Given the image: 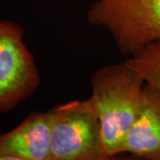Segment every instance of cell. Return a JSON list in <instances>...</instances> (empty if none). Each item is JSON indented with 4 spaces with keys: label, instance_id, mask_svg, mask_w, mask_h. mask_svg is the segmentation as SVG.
Segmentation results:
<instances>
[{
    "label": "cell",
    "instance_id": "obj_3",
    "mask_svg": "<svg viewBox=\"0 0 160 160\" xmlns=\"http://www.w3.org/2000/svg\"><path fill=\"white\" fill-rule=\"evenodd\" d=\"M49 111L51 160H109L90 98L60 104Z\"/></svg>",
    "mask_w": 160,
    "mask_h": 160
},
{
    "label": "cell",
    "instance_id": "obj_4",
    "mask_svg": "<svg viewBox=\"0 0 160 160\" xmlns=\"http://www.w3.org/2000/svg\"><path fill=\"white\" fill-rule=\"evenodd\" d=\"M24 36L19 23L0 20V114L16 109L41 84L39 70Z\"/></svg>",
    "mask_w": 160,
    "mask_h": 160
},
{
    "label": "cell",
    "instance_id": "obj_1",
    "mask_svg": "<svg viewBox=\"0 0 160 160\" xmlns=\"http://www.w3.org/2000/svg\"><path fill=\"white\" fill-rule=\"evenodd\" d=\"M145 86L142 76L126 62L103 66L92 76L89 98L109 160L122 154L126 135L142 108Z\"/></svg>",
    "mask_w": 160,
    "mask_h": 160
},
{
    "label": "cell",
    "instance_id": "obj_5",
    "mask_svg": "<svg viewBox=\"0 0 160 160\" xmlns=\"http://www.w3.org/2000/svg\"><path fill=\"white\" fill-rule=\"evenodd\" d=\"M0 160H51V114L33 112L0 133Z\"/></svg>",
    "mask_w": 160,
    "mask_h": 160
},
{
    "label": "cell",
    "instance_id": "obj_6",
    "mask_svg": "<svg viewBox=\"0 0 160 160\" xmlns=\"http://www.w3.org/2000/svg\"><path fill=\"white\" fill-rule=\"evenodd\" d=\"M122 154L139 159L160 160V91L148 83L142 108L126 135Z\"/></svg>",
    "mask_w": 160,
    "mask_h": 160
},
{
    "label": "cell",
    "instance_id": "obj_2",
    "mask_svg": "<svg viewBox=\"0 0 160 160\" xmlns=\"http://www.w3.org/2000/svg\"><path fill=\"white\" fill-rule=\"evenodd\" d=\"M86 18L92 26L106 29L128 56L160 41V0H97Z\"/></svg>",
    "mask_w": 160,
    "mask_h": 160
},
{
    "label": "cell",
    "instance_id": "obj_7",
    "mask_svg": "<svg viewBox=\"0 0 160 160\" xmlns=\"http://www.w3.org/2000/svg\"><path fill=\"white\" fill-rule=\"evenodd\" d=\"M126 62L142 76L146 83L160 91V41L129 56Z\"/></svg>",
    "mask_w": 160,
    "mask_h": 160
}]
</instances>
